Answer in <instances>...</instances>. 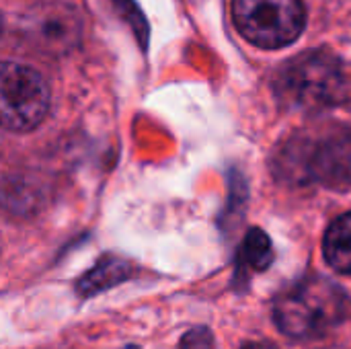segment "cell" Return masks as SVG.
<instances>
[{
  "instance_id": "1",
  "label": "cell",
  "mask_w": 351,
  "mask_h": 349,
  "mask_svg": "<svg viewBox=\"0 0 351 349\" xmlns=\"http://www.w3.org/2000/svg\"><path fill=\"white\" fill-rule=\"evenodd\" d=\"M346 306L348 296L335 282L311 276L278 296L274 321L288 337L313 339L339 325L346 317Z\"/></svg>"
},
{
  "instance_id": "2",
  "label": "cell",
  "mask_w": 351,
  "mask_h": 349,
  "mask_svg": "<svg viewBox=\"0 0 351 349\" xmlns=\"http://www.w3.org/2000/svg\"><path fill=\"white\" fill-rule=\"evenodd\" d=\"M278 93L300 109H327L343 101L346 72L333 56L306 51L280 70Z\"/></svg>"
},
{
  "instance_id": "3",
  "label": "cell",
  "mask_w": 351,
  "mask_h": 349,
  "mask_svg": "<svg viewBox=\"0 0 351 349\" xmlns=\"http://www.w3.org/2000/svg\"><path fill=\"white\" fill-rule=\"evenodd\" d=\"M232 21L251 43L278 49L300 37L306 10L302 0H232Z\"/></svg>"
},
{
  "instance_id": "4",
  "label": "cell",
  "mask_w": 351,
  "mask_h": 349,
  "mask_svg": "<svg viewBox=\"0 0 351 349\" xmlns=\"http://www.w3.org/2000/svg\"><path fill=\"white\" fill-rule=\"evenodd\" d=\"M49 111V86L45 78L23 64L4 62L0 72V115L10 132L37 128Z\"/></svg>"
},
{
  "instance_id": "5",
  "label": "cell",
  "mask_w": 351,
  "mask_h": 349,
  "mask_svg": "<svg viewBox=\"0 0 351 349\" xmlns=\"http://www.w3.org/2000/svg\"><path fill=\"white\" fill-rule=\"evenodd\" d=\"M23 35L45 53H66L78 45L82 21L76 8L62 2H45L29 8L21 23Z\"/></svg>"
},
{
  "instance_id": "6",
  "label": "cell",
  "mask_w": 351,
  "mask_h": 349,
  "mask_svg": "<svg viewBox=\"0 0 351 349\" xmlns=\"http://www.w3.org/2000/svg\"><path fill=\"white\" fill-rule=\"evenodd\" d=\"M323 253L335 272L351 276V212L331 222L323 239Z\"/></svg>"
},
{
  "instance_id": "7",
  "label": "cell",
  "mask_w": 351,
  "mask_h": 349,
  "mask_svg": "<svg viewBox=\"0 0 351 349\" xmlns=\"http://www.w3.org/2000/svg\"><path fill=\"white\" fill-rule=\"evenodd\" d=\"M271 261H274V249H271L269 237L261 232L259 228H253L251 232H247L239 259H237L239 272H245L249 276L251 272L267 269Z\"/></svg>"
},
{
  "instance_id": "8",
  "label": "cell",
  "mask_w": 351,
  "mask_h": 349,
  "mask_svg": "<svg viewBox=\"0 0 351 349\" xmlns=\"http://www.w3.org/2000/svg\"><path fill=\"white\" fill-rule=\"evenodd\" d=\"M245 349H274L271 346H263V344H249L245 346Z\"/></svg>"
}]
</instances>
